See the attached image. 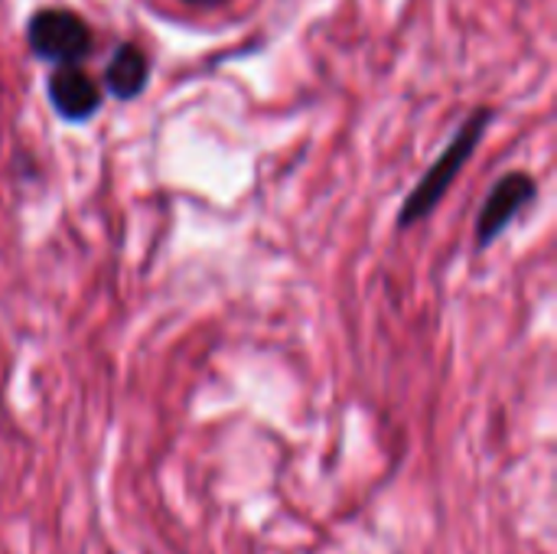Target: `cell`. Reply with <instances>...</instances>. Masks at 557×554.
Here are the masks:
<instances>
[{
  "instance_id": "277c9868",
  "label": "cell",
  "mask_w": 557,
  "mask_h": 554,
  "mask_svg": "<svg viewBox=\"0 0 557 554\" xmlns=\"http://www.w3.org/2000/svg\"><path fill=\"white\" fill-rule=\"evenodd\" d=\"M46 91H49V101H52L55 114L62 121H72V124L95 118L98 108H101V88H98V82L88 72H82L75 62L59 65L49 75Z\"/></svg>"
},
{
  "instance_id": "6da1fadb",
  "label": "cell",
  "mask_w": 557,
  "mask_h": 554,
  "mask_svg": "<svg viewBox=\"0 0 557 554\" xmlns=\"http://www.w3.org/2000/svg\"><path fill=\"white\" fill-rule=\"evenodd\" d=\"M493 121V111L490 108H476L463 124L460 131L454 134V140L447 144V150L437 157V163L418 180V186L411 189V196L405 199L401 212H398V229H411L418 225L421 219H428L437 202L447 196V189L454 186V180L460 176V170L467 167V160L473 157V150L480 147L483 140V131L490 127Z\"/></svg>"
},
{
  "instance_id": "7a4b0ae2",
  "label": "cell",
  "mask_w": 557,
  "mask_h": 554,
  "mask_svg": "<svg viewBox=\"0 0 557 554\" xmlns=\"http://www.w3.org/2000/svg\"><path fill=\"white\" fill-rule=\"evenodd\" d=\"M26 42L33 49V56L46 59V62H78L88 56L91 49V29L88 23L72 13V10H59V7H46L36 10L26 23Z\"/></svg>"
},
{
  "instance_id": "8992f818",
  "label": "cell",
  "mask_w": 557,
  "mask_h": 554,
  "mask_svg": "<svg viewBox=\"0 0 557 554\" xmlns=\"http://www.w3.org/2000/svg\"><path fill=\"white\" fill-rule=\"evenodd\" d=\"M186 3H196V7H215V3H222V0H186Z\"/></svg>"
},
{
  "instance_id": "5b68a950",
  "label": "cell",
  "mask_w": 557,
  "mask_h": 554,
  "mask_svg": "<svg viewBox=\"0 0 557 554\" xmlns=\"http://www.w3.org/2000/svg\"><path fill=\"white\" fill-rule=\"evenodd\" d=\"M150 78V59L140 46L134 42H121L104 69V88L117 98V101H134Z\"/></svg>"
},
{
  "instance_id": "3957f363",
  "label": "cell",
  "mask_w": 557,
  "mask_h": 554,
  "mask_svg": "<svg viewBox=\"0 0 557 554\" xmlns=\"http://www.w3.org/2000/svg\"><path fill=\"white\" fill-rule=\"evenodd\" d=\"M539 186L529 173L516 170V173H506L486 196L483 209H480V219H476V245L480 248H490L509 225L512 219L535 199Z\"/></svg>"
}]
</instances>
